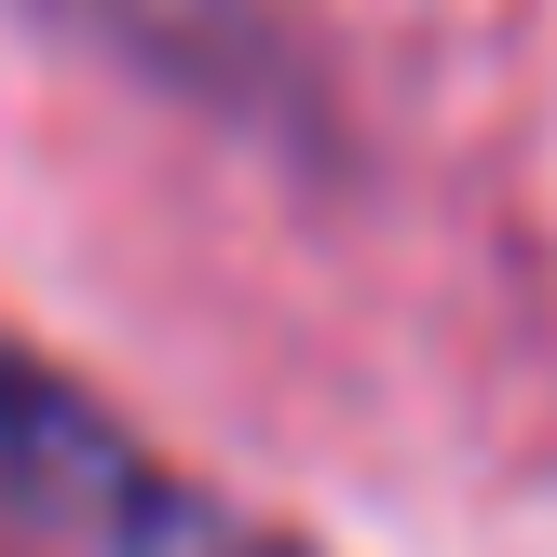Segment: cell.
<instances>
[{
	"instance_id": "1",
	"label": "cell",
	"mask_w": 557,
	"mask_h": 557,
	"mask_svg": "<svg viewBox=\"0 0 557 557\" xmlns=\"http://www.w3.org/2000/svg\"><path fill=\"white\" fill-rule=\"evenodd\" d=\"M0 504L14 517H109V544L150 557L163 517H177V490H150L123 462V435H109L69 381H41L14 341H0Z\"/></svg>"
},
{
	"instance_id": "2",
	"label": "cell",
	"mask_w": 557,
	"mask_h": 557,
	"mask_svg": "<svg viewBox=\"0 0 557 557\" xmlns=\"http://www.w3.org/2000/svg\"><path fill=\"white\" fill-rule=\"evenodd\" d=\"M150 557H190V504L163 517V544H150ZM205 557H272V544H205Z\"/></svg>"
}]
</instances>
